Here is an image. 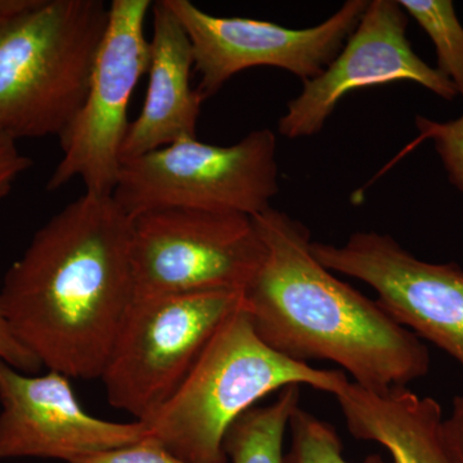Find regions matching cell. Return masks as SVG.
Wrapping results in <instances>:
<instances>
[{"instance_id": "cell-1", "label": "cell", "mask_w": 463, "mask_h": 463, "mask_svg": "<svg viewBox=\"0 0 463 463\" xmlns=\"http://www.w3.org/2000/svg\"><path fill=\"white\" fill-rule=\"evenodd\" d=\"M132 218L84 192L33 234L5 273L0 309L43 367L100 379L134 301Z\"/></svg>"}, {"instance_id": "cell-2", "label": "cell", "mask_w": 463, "mask_h": 463, "mask_svg": "<svg viewBox=\"0 0 463 463\" xmlns=\"http://www.w3.org/2000/svg\"><path fill=\"white\" fill-rule=\"evenodd\" d=\"M252 221L265 258L243 289V307L268 346L303 364L332 362L373 392L407 388L428 374V347L323 267L306 225L272 206Z\"/></svg>"}, {"instance_id": "cell-3", "label": "cell", "mask_w": 463, "mask_h": 463, "mask_svg": "<svg viewBox=\"0 0 463 463\" xmlns=\"http://www.w3.org/2000/svg\"><path fill=\"white\" fill-rule=\"evenodd\" d=\"M344 371L292 361L258 336L245 307L228 317L175 394L151 420L148 437L188 463H227L225 434L259 401L288 386L336 395Z\"/></svg>"}, {"instance_id": "cell-4", "label": "cell", "mask_w": 463, "mask_h": 463, "mask_svg": "<svg viewBox=\"0 0 463 463\" xmlns=\"http://www.w3.org/2000/svg\"><path fill=\"white\" fill-rule=\"evenodd\" d=\"M109 5L33 0L0 17V137L61 138L83 106Z\"/></svg>"}, {"instance_id": "cell-5", "label": "cell", "mask_w": 463, "mask_h": 463, "mask_svg": "<svg viewBox=\"0 0 463 463\" xmlns=\"http://www.w3.org/2000/svg\"><path fill=\"white\" fill-rule=\"evenodd\" d=\"M279 192L277 138L252 130L236 145L185 138L121 164L112 197L130 218L181 207L255 216Z\"/></svg>"}, {"instance_id": "cell-6", "label": "cell", "mask_w": 463, "mask_h": 463, "mask_svg": "<svg viewBox=\"0 0 463 463\" xmlns=\"http://www.w3.org/2000/svg\"><path fill=\"white\" fill-rule=\"evenodd\" d=\"M242 304L240 291L134 298L100 376L109 403L147 422Z\"/></svg>"}, {"instance_id": "cell-7", "label": "cell", "mask_w": 463, "mask_h": 463, "mask_svg": "<svg viewBox=\"0 0 463 463\" xmlns=\"http://www.w3.org/2000/svg\"><path fill=\"white\" fill-rule=\"evenodd\" d=\"M264 258L251 216L167 207L132 218L134 298L243 292Z\"/></svg>"}, {"instance_id": "cell-8", "label": "cell", "mask_w": 463, "mask_h": 463, "mask_svg": "<svg viewBox=\"0 0 463 463\" xmlns=\"http://www.w3.org/2000/svg\"><path fill=\"white\" fill-rule=\"evenodd\" d=\"M151 0H114L90 90L71 125L61 136L62 158L47 190L81 179L85 192L112 196L121 169V147L130 121L128 109L139 79L148 71L145 35Z\"/></svg>"}, {"instance_id": "cell-9", "label": "cell", "mask_w": 463, "mask_h": 463, "mask_svg": "<svg viewBox=\"0 0 463 463\" xmlns=\"http://www.w3.org/2000/svg\"><path fill=\"white\" fill-rule=\"evenodd\" d=\"M165 2L190 38L203 100L252 67H276L303 83L312 80L343 50L368 5V0H347L319 25L289 29L254 18L214 16L190 0Z\"/></svg>"}, {"instance_id": "cell-10", "label": "cell", "mask_w": 463, "mask_h": 463, "mask_svg": "<svg viewBox=\"0 0 463 463\" xmlns=\"http://www.w3.org/2000/svg\"><path fill=\"white\" fill-rule=\"evenodd\" d=\"M312 254L332 273L364 282L390 318L430 341L463 368V269L429 263L394 237L355 232L343 245L312 242Z\"/></svg>"}, {"instance_id": "cell-11", "label": "cell", "mask_w": 463, "mask_h": 463, "mask_svg": "<svg viewBox=\"0 0 463 463\" xmlns=\"http://www.w3.org/2000/svg\"><path fill=\"white\" fill-rule=\"evenodd\" d=\"M408 14L399 0L368 2L358 26L321 75L304 81L279 118V133L288 139L318 134L341 99L352 91L411 81L440 99L458 96L437 67L417 56L407 38Z\"/></svg>"}, {"instance_id": "cell-12", "label": "cell", "mask_w": 463, "mask_h": 463, "mask_svg": "<svg viewBox=\"0 0 463 463\" xmlns=\"http://www.w3.org/2000/svg\"><path fill=\"white\" fill-rule=\"evenodd\" d=\"M70 380L57 371L24 373L0 359V459L72 463L148 437L143 422L91 416Z\"/></svg>"}, {"instance_id": "cell-13", "label": "cell", "mask_w": 463, "mask_h": 463, "mask_svg": "<svg viewBox=\"0 0 463 463\" xmlns=\"http://www.w3.org/2000/svg\"><path fill=\"white\" fill-rule=\"evenodd\" d=\"M152 14L147 94L138 118L125 136L121 164L182 139L196 138L203 100L191 85L194 54L190 38L165 0L155 2Z\"/></svg>"}, {"instance_id": "cell-14", "label": "cell", "mask_w": 463, "mask_h": 463, "mask_svg": "<svg viewBox=\"0 0 463 463\" xmlns=\"http://www.w3.org/2000/svg\"><path fill=\"white\" fill-rule=\"evenodd\" d=\"M334 397L350 434L385 448L392 463H457L435 399L407 388L373 392L353 381Z\"/></svg>"}, {"instance_id": "cell-15", "label": "cell", "mask_w": 463, "mask_h": 463, "mask_svg": "<svg viewBox=\"0 0 463 463\" xmlns=\"http://www.w3.org/2000/svg\"><path fill=\"white\" fill-rule=\"evenodd\" d=\"M301 386H288L268 405H255L225 434L223 450L231 463H286L285 435L300 407Z\"/></svg>"}, {"instance_id": "cell-16", "label": "cell", "mask_w": 463, "mask_h": 463, "mask_svg": "<svg viewBox=\"0 0 463 463\" xmlns=\"http://www.w3.org/2000/svg\"><path fill=\"white\" fill-rule=\"evenodd\" d=\"M408 16L428 33L438 56L439 71L463 99V26L450 0H399Z\"/></svg>"}, {"instance_id": "cell-17", "label": "cell", "mask_w": 463, "mask_h": 463, "mask_svg": "<svg viewBox=\"0 0 463 463\" xmlns=\"http://www.w3.org/2000/svg\"><path fill=\"white\" fill-rule=\"evenodd\" d=\"M291 444L286 463H349L343 441L331 423L298 407L289 421ZM362 463H389L380 455L365 457Z\"/></svg>"}, {"instance_id": "cell-18", "label": "cell", "mask_w": 463, "mask_h": 463, "mask_svg": "<svg viewBox=\"0 0 463 463\" xmlns=\"http://www.w3.org/2000/svg\"><path fill=\"white\" fill-rule=\"evenodd\" d=\"M416 127L419 142H432L449 182L463 192V115L443 123L417 116Z\"/></svg>"}, {"instance_id": "cell-19", "label": "cell", "mask_w": 463, "mask_h": 463, "mask_svg": "<svg viewBox=\"0 0 463 463\" xmlns=\"http://www.w3.org/2000/svg\"><path fill=\"white\" fill-rule=\"evenodd\" d=\"M72 463H188L170 453L152 438H145L138 443L116 448Z\"/></svg>"}, {"instance_id": "cell-20", "label": "cell", "mask_w": 463, "mask_h": 463, "mask_svg": "<svg viewBox=\"0 0 463 463\" xmlns=\"http://www.w3.org/2000/svg\"><path fill=\"white\" fill-rule=\"evenodd\" d=\"M32 166V158L21 154L17 142L0 137V200L8 196L18 176Z\"/></svg>"}, {"instance_id": "cell-21", "label": "cell", "mask_w": 463, "mask_h": 463, "mask_svg": "<svg viewBox=\"0 0 463 463\" xmlns=\"http://www.w3.org/2000/svg\"><path fill=\"white\" fill-rule=\"evenodd\" d=\"M0 359L27 374H36L43 367L41 362L18 343L3 316L2 309H0Z\"/></svg>"}, {"instance_id": "cell-22", "label": "cell", "mask_w": 463, "mask_h": 463, "mask_svg": "<svg viewBox=\"0 0 463 463\" xmlns=\"http://www.w3.org/2000/svg\"><path fill=\"white\" fill-rule=\"evenodd\" d=\"M448 444L457 463H463V397L453 401L452 412L444 422Z\"/></svg>"}, {"instance_id": "cell-23", "label": "cell", "mask_w": 463, "mask_h": 463, "mask_svg": "<svg viewBox=\"0 0 463 463\" xmlns=\"http://www.w3.org/2000/svg\"><path fill=\"white\" fill-rule=\"evenodd\" d=\"M33 0H0V17L16 14L33 5Z\"/></svg>"}]
</instances>
